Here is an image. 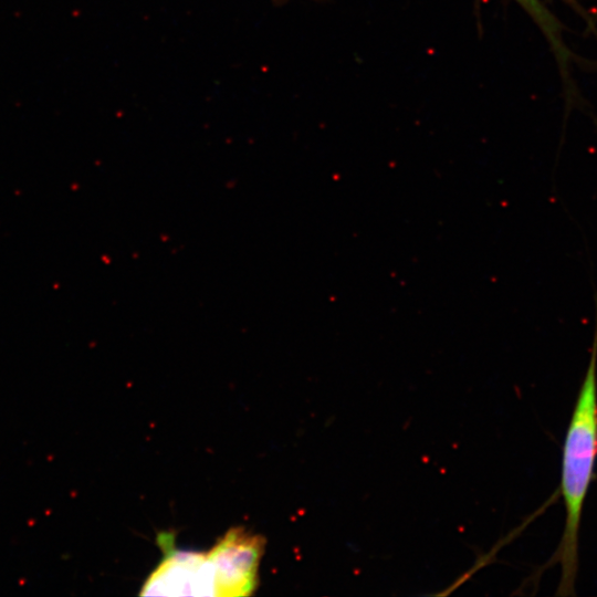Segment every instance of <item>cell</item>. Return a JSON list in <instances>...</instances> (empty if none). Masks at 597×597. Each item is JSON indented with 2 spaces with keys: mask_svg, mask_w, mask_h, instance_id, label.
Returning a JSON list of instances; mask_svg holds the SVG:
<instances>
[{
  "mask_svg": "<svg viewBox=\"0 0 597 597\" xmlns=\"http://www.w3.org/2000/svg\"><path fill=\"white\" fill-rule=\"evenodd\" d=\"M596 324L589 363L567 427L562 457L561 493L566 516L549 565L559 564L558 596H574L578 572L579 527L597 458V292Z\"/></svg>",
  "mask_w": 597,
  "mask_h": 597,
  "instance_id": "6da1fadb",
  "label": "cell"
},
{
  "mask_svg": "<svg viewBox=\"0 0 597 597\" xmlns=\"http://www.w3.org/2000/svg\"><path fill=\"white\" fill-rule=\"evenodd\" d=\"M264 545L262 536L233 527L207 552L213 569L214 596L252 594Z\"/></svg>",
  "mask_w": 597,
  "mask_h": 597,
  "instance_id": "7a4b0ae2",
  "label": "cell"
},
{
  "mask_svg": "<svg viewBox=\"0 0 597 597\" xmlns=\"http://www.w3.org/2000/svg\"><path fill=\"white\" fill-rule=\"evenodd\" d=\"M158 542L165 556L142 595L214 596L213 569L206 553L176 549L168 534H160Z\"/></svg>",
  "mask_w": 597,
  "mask_h": 597,
  "instance_id": "3957f363",
  "label": "cell"
},
{
  "mask_svg": "<svg viewBox=\"0 0 597 597\" xmlns=\"http://www.w3.org/2000/svg\"><path fill=\"white\" fill-rule=\"evenodd\" d=\"M537 24L545 35L549 46L559 64L561 71L566 72L569 50L562 36V25L555 15L544 6L541 0H515Z\"/></svg>",
  "mask_w": 597,
  "mask_h": 597,
  "instance_id": "277c9868",
  "label": "cell"
}]
</instances>
